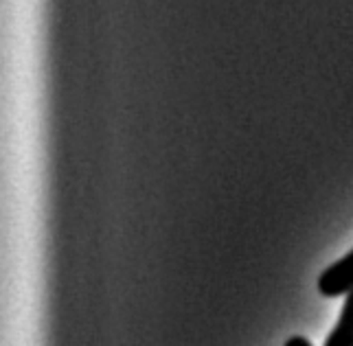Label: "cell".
I'll use <instances>...</instances> for the list:
<instances>
[{
    "label": "cell",
    "mask_w": 353,
    "mask_h": 346,
    "mask_svg": "<svg viewBox=\"0 0 353 346\" xmlns=\"http://www.w3.org/2000/svg\"><path fill=\"white\" fill-rule=\"evenodd\" d=\"M285 346H312V344H310V340H305L303 336H294V338H290L285 342Z\"/></svg>",
    "instance_id": "3"
},
{
    "label": "cell",
    "mask_w": 353,
    "mask_h": 346,
    "mask_svg": "<svg viewBox=\"0 0 353 346\" xmlns=\"http://www.w3.org/2000/svg\"><path fill=\"white\" fill-rule=\"evenodd\" d=\"M319 292L327 298H338L353 292V250L319 276Z\"/></svg>",
    "instance_id": "1"
},
{
    "label": "cell",
    "mask_w": 353,
    "mask_h": 346,
    "mask_svg": "<svg viewBox=\"0 0 353 346\" xmlns=\"http://www.w3.org/2000/svg\"><path fill=\"white\" fill-rule=\"evenodd\" d=\"M325 346H353V292L347 294L340 320L334 331L327 336Z\"/></svg>",
    "instance_id": "2"
}]
</instances>
